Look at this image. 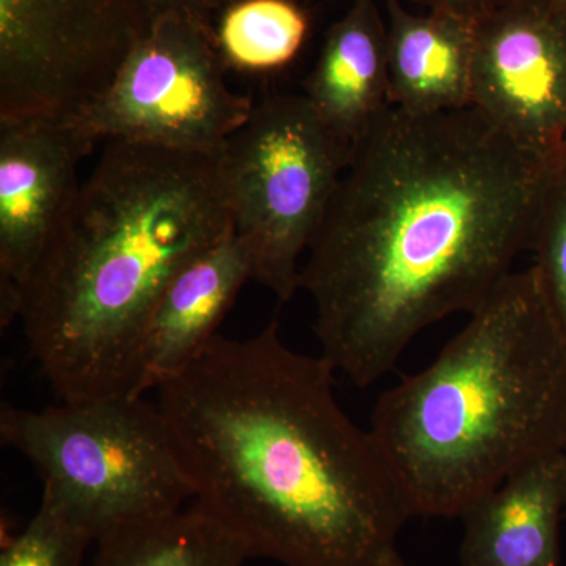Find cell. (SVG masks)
Returning a JSON list of instances; mask_svg holds the SVG:
<instances>
[{
    "mask_svg": "<svg viewBox=\"0 0 566 566\" xmlns=\"http://www.w3.org/2000/svg\"><path fill=\"white\" fill-rule=\"evenodd\" d=\"M428 11L455 14L465 20L480 21L512 0H412Z\"/></svg>",
    "mask_w": 566,
    "mask_h": 566,
    "instance_id": "obj_20",
    "label": "cell"
},
{
    "mask_svg": "<svg viewBox=\"0 0 566 566\" xmlns=\"http://www.w3.org/2000/svg\"><path fill=\"white\" fill-rule=\"evenodd\" d=\"M562 449L517 469L465 510L461 566H562Z\"/></svg>",
    "mask_w": 566,
    "mask_h": 566,
    "instance_id": "obj_12",
    "label": "cell"
},
{
    "mask_svg": "<svg viewBox=\"0 0 566 566\" xmlns=\"http://www.w3.org/2000/svg\"><path fill=\"white\" fill-rule=\"evenodd\" d=\"M562 455H564L565 475H566V431H565L564 444H562Z\"/></svg>",
    "mask_w": 566,
    "mask_h": 566,
    "instance_id": "obj_22",
    "label": "cell"
},
{
    "mask_svg": "<svg viewBox=\"0 0 566 566\" xmlns=\"http://www.w3.org/2000/svg\"><path fill=\"white\" fill-rule=\"evenodd\" d=\"M390 106L409 114L465 109L472 103L476 21L385 0Z\"/></svg>",
    "mask_w": 566,
    "mask_h": 566,
    "instance_id": "obj_14",
    "label": "cell"
},
{
    "mask_svg": "<svg viewBox=\"0 0 566 566\" xmlns=\"http://www.w3.org/2000/svg\"><path fill=\"white\" fill-rule=\"evenodd\" d=\"M323 356L289 348L271 322L218 334L156 387L197 504L251 558L283 566H386L411 517L370 430L334 394Z\"/></svg>",
    "mask_w": 566,
    "mask_h": 566,
    "instance_id": "obj_2",
    "label": "cell"
},
{
    "mask_svg": "<svg viewBox=\"0 0 566 566\" xmlns=\"http://www.w3.org/2000/svg\"><path fill=\"white\" fill-rule=\"evenodd\" d=\"M304 96L327 129L352 148L390 107L387 24L378 0H353L331 25Z\"/></svg>",
    "mask_w": 566,
    "mask_h": 566,
    "instance_id": "obj_13",
    "label": "cell"
},
{
    "mask_svg": "<svg viewBox=\"0 0 566 566\" xmlns=\"http://www.w3.org/2000/svg\"><path fill=\"white\" fill-rule=\"evenodd\" d=\"M248 558L243 539L192 501L102 536L92 566H243Z\"/></svg>",
    "mask_w": 566,
    "mask_h": 566,
    "instance_id": "obj_15",
    "label": "cell"
},
{
    "mask_svg": "<svg viewBox=\"0 0 566 566\" xmlns=\"http://www.w3.org/2000/svg\"><path fill=\"white\" fill-rule=\"evenodd\" d=\"M526 150L566 147V10L554 0H512L476 21L472 103Z\"/></svg>",
    "mask_w": 566,
    "mask_h": 566,
    "instance_id": "obj_9",
    "label": "cell"
},
{
    "mask_svg": "<svg viewBox=\"0 0 566 566\" xmlns=\"http://www.w3.org/2000/svg\"><path fill=\"white\" fill-rule=\"evenodd\" d=\"M386 566H408V564H406L397 551V553H395L394 556L389 558V562H387Z\"/></svg>",
    "mask_w": 566,
    "mask_h": 566,
    "instance_id": "obj_21",
    "label": "cell"
},
{
    "mask_svg": "<svg viewBox=\"0 0 566 566\" xmlns=\"http://www.w3.org/2000/svg\"><path fill=\"white\" fill-rule=\"evenodd\" d=\"M227 71L210 22L163 14L109 87L66 122L91 144L123 140L216 156L255 107L229 87Z\"/></svg>",
    "mask_w": 566,
    "mask_h": 566,
    "instance_id": "obj_7",
    "label": "cell"
},
{
    "mask_svg": "<svg viewBox=\"0 0 566 566\" xmlns=\"http://www.w3.org/2000/svg\"><path fill=\"white\" fill-rule=\"evenodd\" d=\"M232 232L216 156L109 140L18 316L59 400L134 395L142 335L167 283Z\"/></svg>",
    "mask_w": 566,
    "mask_h": 566,
    "instance_id": "obj_3",
    "label": "cell"
},
{
    "mask_svg": "<svg viewBox=\"0 0 566 566\" xmlns=\"http://www.w3.org/2000/svg\"><path fill=\"white\" fill-rule=\"evenodd\" d=\"M151 21L163 14H186L205 22L214 21L219 11L226 9L233 0H142Z\"/></svg>",
    "mask_w": 566,
    "mask_h": 566,
    "instance_id": "obj_19",
    "label": "cell"
},
{
    "mask_svg": "<svg viewBox=\"0 0 566 566\" xmlns=\"http://www.w3.org/2000/svg\"><path fill=\"white\" fill-rule=\"evenodd\" d=\"M0 436L35 465L43 497L95 543L193 499L169 427L145 397L61 401L40 411L3 403Z\"/></svg>",
    "mask_w": 566,
    "mask_h": 566,
    "instance_id": "obj_5",
    "label": "cell"
},
{
    "mask_svg": "<svg viewBox=\"0 0 566 566\" xmlns=\"http://www.w3.org/2000/svg\"><path fill=\"white\" fill-rule=\"evenodd\" d=\"M93 148L66 120L0 117V319L20 316L22 294L61 232Z\"/></svg>",
    "mask_w": 566,
    "mask_h": 566,
    "instance_id": "obj_10",
    "label": "cell"
},
{
    "mask_svg": "<svg viewBox=\"0 0 566 566\" xmlns=\"http://www.w3.org/2000/svg\"><path fill=\"white\" fill-rule=\"evenodd\" d=\"M551 161L474 107L390 106L354 145L301 268L319 356L368 387L431 324L472 314L531 248Z\"/></svg>",
    "mask_w": 566,
    "mask_h": 566,
    "instance_id": "obj_1",
    "label": "cell"
},
{
    "mask_svg": "<svg viewBox=\"0 0 566 566\" xmlns=\"http://www.w3.org/2000/svg\"><path fill=\"white\" fill-rule=\"evenodd\" d=\"M212 32L227 69L268 74L303 51L311 18L294 0H233L212 21Z\"/></svg>",
    "mask_w": 566,
    "mask_h": 566,
    "instance_id": "obj_16",
    "label": "cell"
},
{
    "mask_svg": "<svg viewBox=\"0 0 566 566\" xmlns=\"http://www.w3.org/2000/svg\"><path fill=\"white\" fill-rule=\"evenodd\" d=\"M93 538L65 512L41 497L39 512L0 553V566H81Z\"/></svg>",
    "mask_w": 566,
    "mask_h": 566,
    "instance_id": "obj_18",
    "label": "cell"
},
{
    "mask_svg": "<svg viewBox=\"0 0 566 566\" xmlns=\"http://www.w3.org/2000/svg\"><path fill=\"white\" fill-rule=\"evenodd\" d=\"M150 25L142 0H0V117H76Z\"/></svg>",
    "mask_w": 566,
    "mask_h": 566,
    "instance_id": "obj_8",
    "label": "cell"
},
{
    "mask_svg": "<svg viewBox=\"0 0 566 566\" xmlns=\"http://www.w3.org/2000/svg\"><path fill=\"white\" fill-rule=\"evenodd\" d=\"M543 294L566 338V147L549 164L531 248Z\"/></svg>",
    "mask_w": 566,
    "mask_h": 566,
    "instance_id": "obj_17",
    "label": "cell"
},
{
    "mask_svg": "<svg viewBox=\"0 0 566 566\" xmlns=\"http://www.w3.org/2000/svg\"><path fill=\"white\" fill-rule=\"evenodd\" d=\"M352 148L319 120L304 95L255 104L216 155L233 232L252 279L289 303L301 268L348 167Z\"/></svg>",
    "mask_w": 566,
    "mask_h": 566,
    "instance_id": "obj_6",
    "label": "cell"
},
{
    "mask_svg": "<svg viewBox=\"0 0 566 566\" xmlns=\"http://www.w3.org/2000/svg\"><path fill=\"white\" fill-rule=\"evenodd\" d=\"M554 2L558 3V6L564 7L566 10V0H554Z\"/></svg>",
    "mask_w": 566,
    "mask_h": 566,
    "instance_id": "obj_23",
    "label": "cell"
},
{
    "mask_svg": "<svg viewBox=\"0 0 566 566\" xmlns=\"http://www.w3.org/2000/svg\"><path fill=\"white\" fill-rule=\"evenodd\" d=\"M251 279V255L234 232L174 275L142 335L136 397L180 374L203 352Z\"/></svg>",
    "mask_w": 566,
    "mask_h": 566,
    "instance_id": "obj_11",
    "label": "cell"
},
{
    "mask_svg": "<svg viewBox=\"0 0 566 566\" xmlns=\"http://www.w3.org/2000/svg\"><path fill=\"white\" fill-rule=\"evenodd\" d=\"M368 430L411 517H461L560 450L566 338L535 268L513 271L433 363L386 390Z\"/></svg>",
    "mask_w": 566,
    "mask_h": 566,
    "instance_id": "obj_4",
    "label": "cell"
}]
</instances>
